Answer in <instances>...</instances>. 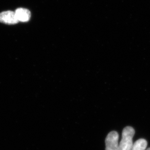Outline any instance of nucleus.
Listing matches in <instances>:
<instances>
[{
	"label": "nucleus",
	"instance_id": "1",
	"mask_svg": "<svg viewBox=\"0 0 150 150\" xmlns=\"http://www.w3.org/2000/svg\"><path fill=\"white\" fill-rule=\"evenodd\" d=\"M134 134L135 131L133 127L127 126L124 128L122 133V139L119 144L120 150H132Z\"/></svg>",
	"mask_w": 150,
	"mask_h": 150
},
{
	"label": "nucleus",
	"instance_id": "2",
	"mask_svg": "<svg viewBox=\"0 0 150 150\" xmlns=\"http://www.w3.org/2000/svg\"><path fill=\"white\" fill-rule=\"evenodd\" d=\"M118 139L119 135L117 132L109 133L105 139V150H120Z\"/></svg>",
	"mask_w": 150,
	"mask_h": 150
},
{
	"label": "nucleus",
	"instance_id": "3",
	"mask_svg": "<svg viewBox=\"0 0 150 150\" xmlns=\"http://www.w3.org/2000/svg\"><path fill=\"white\" fill-rule=\"evenodd\" d=\"M0 22L8 25H14L19 22L15 12L6 11L0 13Z\"/></svg>",
	"mask_w": 150,
	"mask_h": 150
},
{
	"label": "nucleus",
	"instance_id": "4",
	"mask_svg": "<svg viewBox=\"0 0 150 150\" xmlns=\"http://www.w3.org/2000/svg\"><path fill=\"white\" fill-rule=\"evenodd\" d=\"M15 13L19 22H27L30 19V12L27 9L19 8L16 9Z\"/></svg>",
	"mask_w": 150,
	"mask_h": 150
},
{
	"label": "nucleus",
	"instance_id": "5",
	"mask_svg": "<svg viewBox=\"0 0 150 150\" xmlns=\"http://www.w3.org/2000/svg\"><path fill=\"white\" fill-rule=\"evenodd\" d=\"M147 144V142L145 139H139L133 144L131 150H145Z\"/></svg>",
	"mask_w": 150,
	"mask_h": 150
},
{
	"label": "nucleus",
	"instance_id": "6",
	"mask_svg": "<svg viewBox=\"0 0 150 150\" xmlns=\"http://www.w3.org/2000/svg\"><path fill=\"white\" fill-rule=\"evenodd\" d=\"M146 150H150V148H148V149H147Z\"/></svg>",
	"mask_w": 150,
	"mask_h": 150
}]
</instances>
